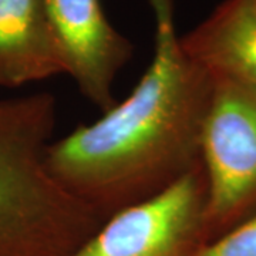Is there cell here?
<instances>
[{"mask_svg":"<svg viewBox=\"0 0 256 256\" xmlns=\"http://www.w3.org/2000/svg\"><path fill=\"white\" fill-rule=\"evenodd\" d=\"M202 162L172 185L116 212L72 256H194L210 244Z\"/></svg>","mask_w":256,"mask_h":256,"instance_id":"4","label":"cell"},{"mask_svg":"<svg viewBox=\"0 0 256 256\" xmlns=\"http://www.w3.org/2000/svg\"><path fill=\"white\" fill-rule=\"evenodd\" d=\"M212 82L201 137L210 242L256 212V87Z\"/></svg>","mask_w":256,"mask_h":256,"instance_id":"3","label":"cell"},{"mask_svg":"<svg viewBox=\"0 0 256 256\" xmlns=\"http://www.w3.org/2000/svg\"><path fill=\"white\" fill-rule=\"evenodd\" d=\"M67 74L44 0H0V87Z\"/></svg>","mask_w":256,"mask_h":256,"instance_id":"6","label":"cell"},{"mask_svg":"<svg viewBox=\"0 0 256 256\" xmlns=\"http://www.w3.org/2000/svg\"><path fill=\"white\" fill-rule=\"evenodd\" d=\"M181 46L212 80L256 87V0H225Z\"/></svg>","mask_w":256,"mask_h":256,"instance_id":"7","label":"cell"},{"mask_svg":"<svg viewBox=\"0 0 256 256\" xmlns=\"http://www.w3.org/2000/svg\"><path fill=\"white\" fill-rule=\"evenodd\" d=\"M194 256H256V212Z\"/></svg>","mask_w":256,"mask_h":256,"instance_id":"8","label":"cell"},{"mask_svg":"<svg viewBox=\"0 0 256 256\" xmlns=\"http://www.w3.org/2000/svg\"><path fill=\"white\" fill-rule=\"evenodd\" d=\"M56 121L52 92L0 100V256H72L107 220L50 172Z\"/></svg>","mask_w":256,"mask_h":256,"instance_id":"2","label":"cell"},{"mask_svg":"<svg viewBox=\"0 0 256 256\" xmlns=\"http://www.w3.org/2000/svg\"><path fill=\"white\" fill-rule=\"evenodd\" d=\"M67 74L102 112L116 106L114 82L134 46L111 26L100 0H44Z\"/></svg>","mask_w":256,"mask_h":256,"instance_id":"5","label":"cell"},{"mask_svg":"<svg viewBox=\"0 0 256 256\" xmlns=\"http://www.w3.org/2000/svg\"><path fill=\"white\" fill-rule=\"evenodd\" d=\"M148 3L156 18V52L136 88L100 120L47 148L53 176L106 220L202 162L214 82L184 52L174 0Z\"/></svg>","mask_w":256,"mask_h":256,"instance_id":"1","label":"cell"}]
</instances>
